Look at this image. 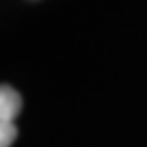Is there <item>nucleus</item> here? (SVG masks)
<instances>
[{"label": "nucleus", "instance_id": "f257e3e1", "mask_svg": "<svg viewBox=\"0 0 147 147\" xmlns=\"http://www.w3.org/2000/svg\"><path fill=\"white\" fill-rule=\"evenodd\" d=\"M22 110V97L13 87L2 84L0 89V147H11L15 141V128L13 119L18 117V113Z\"/></svg>", "mask_w": 147, "mask_h": 147}]
</instances>
